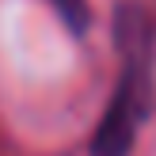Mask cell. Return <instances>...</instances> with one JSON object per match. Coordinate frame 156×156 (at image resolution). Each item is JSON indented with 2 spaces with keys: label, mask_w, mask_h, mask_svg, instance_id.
I'll return each instance as SVG.
<instances>
[{
  "label": "cell",
  "mask_w": 156,
  "mask_h": 156,
  "mask_svg": "<svg viewBox=\"0 0 156 156\" xmlns=\"http://www.w3.org/2000/svg\"><path fill=\"white\" fill-rule=\"evenodd\" d=\"M118 46H122V80L114 88L107 114L91 137V156H126L133 137L152 107V57H156V27L149 12L137 4H122L118 12Z\"/></svg>",
  "instance_id": "1"
},
{
  "label": "cell",
  "mask_w": 156,
  "mask_h": 156,
  "mask_svg": "<svg viewBox=\"0 0 156 156\" xmlns=\"http://www.w3.org/2000/svg\"><path fill=\"white\" fill-rule=\"evenodd\" d=\"M50 4L61 12V19H65L73 30H84V27H88V4H84V0H50Z\"/></svg>",
  "instance_id": "2"
}]
</instances>
